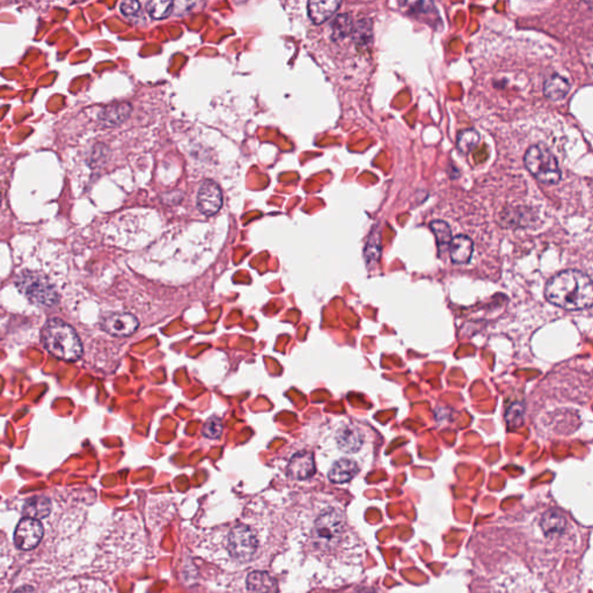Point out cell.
Masks as SVG:
<instances>
[{"label":"cell","instance_id":"cell-1","mask_svg":"<svg viewBox=\"0 0 593 593\" xmlns=\"http://www.w3.org/2000/svg\"><path fill=\"white\" fill-rule=\"evenodd\" d=\"M268 511L246 515L233 523L211 529L198 538V551L205 560L229 572L262 567L278 553L286 540V515Z\"/></svg>","mask_w":593,"mask_h":593},{"label":"cell","instance_id":"cell-2","mask_svg":"<svg viewBox=\"0 0 593 593\" xmlns=\"http://www.w3.org/2000/svg\"><path fill=\"white\" fill-rule=\"evenodd\" d=\"M286 540L296 549L303 567L321 574L344 561L353 533L337 505L324 499L299 502L286 515Z\"/></svg>","mask_w":593,"mask_h":593},{"label":"cell","instance_id":"cell-3","mask_svg":"<svg viewBox=\"0 0 593 593\" xmlns=\"http://www.w3.org/2000/svg\"><path fill=\"white\" fill-rule=\"evenodd\" d=\"M546 298L567 311L584 310L592 304V282L589 276L579 270H565L547 283Z\"/></svg>","mask_w":593,"mask_h":593},{"label":"cell","instance_id":"cell-4","mask_svg":"<svg viewBox=\"0 0 593 593\" xmlns=\"http://www.w3.org/2000/svg\"><path fill=\"white\" fill-rule=\"evenodd\" d=\"M41 341L48 351L58 360L76 362L82 355V341L69 324L51 319L43 326Z\"/></svg>","mask_w":593,"mask_h":593},{"label":"cell","instance_id":"cell-5","mask_svg":"<svg viewBox=\"0 0 593 593\" xmlns=\"http://www.w3.org/2000/svg\"><path fill=\"white\" fill-rule=\"evenodd\" d=\"M524 163L529 172L541 184H556L561 180L558 159L545 145L531 146L525 154Z\"/></svg>","mask_w":593,"mask_h":593},{"label":"cell","instance_id":"cell-6","mask_svg":"<svg viewBox=\"0 0 593 593\" xmlns=\"http://www.w3.org/2000/svg\"><path fill=\"white\" fill-rule=\"evenodd\" d=\"M17 286L29 301L39 306L51 308L58 301L56 287L50 283L46 276L39 272H21L17 278Z\"/></svg>","mask_w":593,"mask_h":593},{"label":"cell","instance_id":"cell-7","mask_svg":"<svg viewBox=\"0 0 593 593\" xmlns=\"http://www.w3.org/2000/svg\"><path fill=\"white\" fill-rule=\"evenodd\" d=\"M46 529L39 519L24 518L19 522L15 531V547L20 551H34L42 542Z\"/></svg>","mask_w":593,"mask_h":593},{"label":"cell","instance_id":"cell-8","mask_svg":"<svg viewBox=\"0 0 593 593\" xmlns=\"http://www.w3.org/2000/svg\"><path fill=\"white\" fill-rule=\"evenodd\" d=\"M103 330L110 335L117 337H127L137 330L139 322L134 315L130 313H112L107 315L101 321Z\"/></svg>","mask_w":593,"mask_h":593},{"label":"cell","instance_id":"cell-9","mask_svg":"<svg viewBox=\"0 0 593 593\" xmlns=\"http://www.w3.org/2000/svg\"><path fill=\"white\" fill-rule=\"evenodd\" d=\"M222 189L215 181L205 180L202 182L197 193V206L202 213L213 215L222 209Z\"/></svg>","mask_w":593,"mask_h":593},{"label":"cell","instance_id":"cell-10","mask_svg":"<svg viewBox=\"0 0 593 593\" xmlns=\"http://www.w3.org/2000/svg\"><path fill=\"white\" fill-rule=\"evenodd\" d=\"M286 473L293 480H308L315 473V457L308 451L293 454L286 467Z\"/></svg>","mask_w":593,"mask_h":593},{"label":"cell","instance_id":"cell-11","mask_svg":"<svg viewBox=\"0 0 593 593\" xmlns=\"http://www.w3.org/2000/svg\"><path fill=\"white\" fill-rule=\"evenodd\" d=\"M246 587L249 593H277L276 579L263 570H254L246 577Z\"/></svg>","mask_w":593,"mask_h":593},{"label":"cell","instance_id":"cell-12","mask_svg":"<svg viewBox=\"0 0 593 593\" xmlns=\"http://www.w3.org/2000/svg\"><path fill=\"white\" fill-rule=\"evenodd\" d=\"M132 107L127 103H117L106 106L99 113L100 123L105 127H116L127 121Z\"/></svg>","mask_w":593,"mask_h":593},{"label":"cell","instance_id":"cell-13","mask_svg":"<svg viewBox=\"0 0 593 593\" xmlns=\"http://www.w3.org/2000/svg\"><path fill=\"white\" fill-rule=\"evenodd\" d=\"M339 6H341V1L337 0L310 1L308 4V17L315 25H321L335 15Z\"/></svg>","mask_w":593,"mask_h":593},{"label":"cell","instance_id":"cell-14","mask_svg":"<svg viewBox=\"0 0 593 593\" xmlns=\"http://www.w3.org/2000/svg\"><path fill=\"white\" fill-rule=\"evenodd\" d=\"M339 449L346 453H356L363 444V436L356 427L344 425L336 434Z\"/></svg>","mask_w":593,"mask_h":593},{"label":"cell","instance_id":"cell-15","mask_svg":"<svg viewBox=\"0 0 593 593\" xmlns=\"http://www.w3.org/2000/svg\"><path fill=\"white\" fill-rule=\"evenodd\" d=\"M473 241L467 236H458L453 238L450 245V255L456 265H466L473 254Z\"/></svg>","mask_w":593,"mask_h":593},{"label":"cell","instance_id":"cell-16","mask_svg":"<svg viewBox=\"0 0 593 593\" xmlns=\"http://www.w3.org/2000/svg\"><path fill=\"white\" fill-rule=\"evenodd\" d=\"M51 510L53 504L49 498L46 496H35L26 502L25 506L22 508V515L42 520L49 517Z\"/></svg>","mask_w":593,"mask_h":593},{"label":"cell","instance_id":"cell-17","mask_svg":"<svg viewBox=\"0 0 593 593\" xmlns=\"http://www.w3.org/2000/svg\"><path fill=\"white\" fill-rule=\"evenodd\" d=\"M541 529L547 537H556L563 533L567 527V518L560 510H549L541 519Z\"/></svg>","mask_w":593,"mask_h":593},{"label":"cell","instance_id":"cell-18","mask_svg":"<svg viewBox=\"0 0 593 593\" xmlns=\"http://www.w3.org/2000/svg\"><path fill=\"white\" fill-rule=\"evenodd\" d=\"M358 473V466L353 460L341 459L336 461L329 470V480L334 484H346L353 480Z\"/></svg>","mask_w":593,"mask_h":593},{"label":"cell","instance_id":"cell-19","mask_svg":"<svg viewBox=\"0 0 593 593\" xmlns=\"http://www.w3.org/2000/svg\"><path fill=\"white\" fill-rule=\"evenodd\" d=\"M570 84L567 79L558 74H553L544 84L545 96L551 101H561L568 96Z\"/></svg>","mask_w":593,"mask_h":593},{"label":"cell","instance_id":"cell-20","mask_svg":"<svg viewBox=\"0 0 593 593\" xmlns=\"http://www.w3.org/2000/svg\"><path fill=\"white\" fill-rule=\"evenodd\" d=\"M37 593V591H36ZM53 593H113L109 587L99 582L69 583L58 585Z\"/></svg>","mask_w":593,"mask_h":593},{"label":"cell","instance_id":"cell-21","mask_svg":"<svg viewBox=\"0 0 593 593\" xmlns=\"http://www.w3.org/2000/svg\"><path fill=\"white\" fill-rule=\"evenodd\" d=\"M430 229L434 232L437 240L438 251L441 254L449 251L450 245L452 241V231L449 224L443 220H434L430 224Z\"/></svg>","mask_w":593,"mask_h":593},{"label":"cell","instance_id":"cell-22","mask_svg":"<svg viewBox=\"0 0 593 593\" xmlns=\"http://www.w3.org/2000/svg\"><path fill=\"white\" fill-rule=\"evenodd\" d=\"M353 41L357 46L360 48H366L372 43L373 39V28H372V21L370 19H362L357 22L356 25H353Z\"/></svg>","mask_w":593,"mask_h":593},{"label":"cell","instance_id":"cell-23","mask_svg":"<svg viewBox=\"0 0 593 593\" xmlns=\"http://www.w3.org/2000/svg\"><path fill=\"white\" fill-rule=\"evenodd\" d=\"M353 18L349 13H343L336 17L332 22V39L342 41L353 32Z\"/></svg>","mask_w":593,"mask_h":593},{"label":"cell","instance_id":"cell-24","mask_svg":"<svg viewBox=\"0 0 593 593\" xmlns=\"http://www.w3.org/2000/svg\"><path fill=\"white\" fill-rule=\"evenodd\" d=\"M480 134L477 130L467 129V130L460 131L458 134L457 146L459 148L460 152L468 154L477 148V145L480 144Z\"/></svg>","mask_w":593,"mask_h":593},{"label":"cell","instance_id":"cell-25","mask_svg":"<svg viewBox=\"0 0 593 593\" xmlns=\"http://www.w3.org/2000/svg\"><path fill=\"white\" fill-rule=\"evenodd\" d=\"M173 5V3L168 1V0L166 1H163V0L148 1L146 3V11L151 18L160 20V19L167 18L170 15Z\"/></svg>","mask_w":593,"mask_h":593},{"label":"cell","instance_id":"cell-26","mask_svg":"<svg viewBox=\"0 0 593 593\" xmlns=\"http://www.w3.org/2000/svg\"><path fill=\"white\" fill-rule=\"evenodd\" d=\"M524 413H525V408L522 403L515 402L510 406L508 411L505 414V420H506L508 427L515 429V427H520L523 424Z\"/></svg>","mask_w":593,"mask_h":593},{"label":"cell","instance_id":"cell-27","mask_svg":"<svg viewBox=\"0 0 593 593\" xmlns=\"http://www.w3.org/2000/svg\"><path fill=\"white\" fill-rule=\"evenodd\" d=\"M222 434V420L218 417L212 416L205 422L203 427V434L210 439H218Z\"/></svg>","mask_w":593,"mask_h":593},{"label":"cell","instance_id":"cell-28","mask_svg":"<svg viewBox=\"0 0 593 593\" xmlns=\"http://www.w3.org/2000/svg\"><path fill=\"white\" fill-rule=\"evenodd\" d=\"M379 255H380V246H379L378 234L372 233L365 248V258L367 263L370 265L378 261Z\"/></svg>","mask_w":593,"mask_h":593},{"label":"cell","instance_id":"cell-29","mask_svg":"<svg viewBox=\"0 0 593 593\" xmlns=\"http://www.w3.org/2000/svg\"><path fill=\"white\" fill-rule=\"evenodd\" d=\"M407 6H409V15H429L432 12L436 11V8H434V3H431V1H417V3H413V4H408L407 3Z\"/></svg>","mask_w":593,"mask_h":593},{"label":"cell","instance_id":"cell-30","mask_svg":"<svg viewBox=\"0 0 593 593\" xmlns=\"http://www.w3.org/2000/svg\"><path fill=\"white\" fill-rule=\"evenodd\" d=\"M120 10L122 15H125L127 18H132V17L139 15L141 4L138 1H123L121 4Z\"/></svg>","mask_w":593,"mask_h":593},{"label":"cell","instance_id":"cell-31","mask_svg":"<svg viewBox=\"0 0 593 593\" xmlns=\"http://www.w3.org/2000/svg\"><path fill=\"white\" fill-rule=\"evenodd\" d=\"M12 593H36L35 586L25 584V585L19 586L18 589H15Z\"/></svg>","mask_w":593,"mask_h":593},{"label":"cell","instance_id":"cell-32","mask_svg":"<svg viewBox=\"0 0 593 593\" xmlns=\"http://www.w3.org/2000/svg\"><path fill=\"white\" fill-rule=\"evenodd\" d=\"M0 204H1V195H0Z\"/></svg>","mask_w":593,"mask_h":593}]
</instances>
